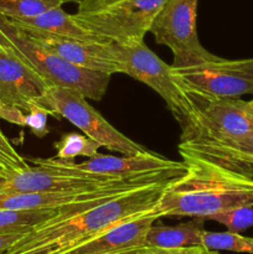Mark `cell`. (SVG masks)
<instances>
[{
    "label": "cell",
    "mask_w": 253,
    "mask_h": 254,
    "mask_svg": "<svg viewBox=\"0 0 253 254\" xmlns=\"http://www.w3.org/2000/svg\"><path fill=\"white\" fill-rule=\"evenodd\" d=\"M179 153L186 170L164 189L156 206L160 217L206 221L232 208L252 207V165L180 145Z\"/></svg>",
    "instance_id": "cell-1"
},
{
    "label": "cell",
    "mask_w": 253,
    "mask_h": 254,
    "mask_svg": "<svg viewBox=\"0 0 253 254\" xmlns=\"http://www.w3.org/2000/svg\"><path fill=\"white\" fill-rule=\"evenodd\" d=\"M173 180L141 186L68 217L45 222L27 232L6 254L64 252L124 221L155 211L164 189Z\"/></svg>",
    "instance_id": "cell-2"
},
{
    "label": "cell",
    "mask_w": 253,
    "mask_h": 254,
    "mask_svg": "<svg viewBox=\"0 0 253 254\" xmlns=\"http://www.w3.org/2000/svg\"><path fill=\"white\" fill-rule=\"evenodd\" d=\"M0 42L11 49L50 86L77 91L87 99L101 101L108 89L111 74L74 66L35 41L21 27L0 15Z\"/></svg>",
    "instance_id": "cell-3"
},
{
    "label": "cell",
    "mask_w": 253,
    "mask_h": 254,
    "mask_svg": "<svg viewBox=\"0 0 253 254\" xmlns=\"http://www.w3.org/2000/svg\"><path fill=\"white\" fill-rule=\"evenodd\" d=\"M109 45L123 67V73L155 91L179 122L181 131L185 130L191 123L195 108L189 93L174 76L171 64H165L156 56L144 41L109 42Z\"/></svg>",
    "instance_id": "cell-4"
},
{
    "label": "cell",
    "mask_w": 253,
    "mask_h": 254,
    "mask_svg": "<svg viewBox=\"0 0 253 254\" xmlns=\"http://www.w3.org/2000/svg\"><path fill=\"white\" fill-rule=\"evenodd\" d=\"M188 93L195 112L191 123L181 133V145L206 148L253 131V113L248 101L211 98L190 92Z\"/></svg>",
    "instance_id": "cell-5"
},
{
    "label": "cell",
    "mask_w": 253,
    "mask_h": 254,
    "mask_svg": "<svg viewBox=\"0 0 253 254\" xmlns=\"http://www.w3.org/2000/svg\"><path fill=\"white\" fill-rule=\"evenodd\" d=\"M39 103L54 112L56 118L62 117L71 122L79 130L83 131L84 135L89 136L108 150L117 151L121 155H134L146 150L144 146L129 139L107 122V119H104L79 92L51 86Z\"/></svg>",
    "instance_id": "cell-6"
},
{
    "label": "cell",
    "mask_w": 253,
    "mask_h": 254,
    "mask_svg": "<svg viewBox=\"0 0 253 254\" xmlns=\"http://www.w3.org/2000/svg\"><path fill=\"white\" fill-rule=\"evenodd\" d=\"M198 0H166L151 24L155 42L165 45L174 55L171 66L184 67L217 59L198 41Z\"/></svg>",
    "instance_id": "cell-7"
},
{
    "label": "cell",
    "mask_w": 253,
    "mask_h": 254,
    "mask_svg": "<svg viewBox=\"0 0 253 254\" xmlns=\"http://www.w3.org/2000/svg\"><path fill=\"white\" fill-rule=\"evenodd\" d=\"M174 76L190 93L211 98H238L253 94V59L217 57L191 66H171Z\"/></svg>",
    "instance_id": "cell-8"
},
{
    "label": "cell",
    "mask_w": 253,
    "mask_h": 254,
    "mask_svg": "<svg viewBox=\"0 0 253 254\" xmlns=\"http://www.w3.org/2000/svg\"><path fill=\"white\" fill-rule=\"evenodd\" d=\"M166 0H122L93 12L73 14L81 26L102 41L126 44L144 41Z\"/></svg>",
    "instance_id": "cell-9"
},
{
    "label": "cell",
    "mask_w": 253,
    "mask_h": 254,
    "mask_svg": "<svg viewBox=\"0 0 253 254\" xmlns=\"http://www.w3.org/2000/svg\"><path fill=\"white\" fill-rule=\"evenodd\" d=\"M26 170L0 176V195L32 192H79L102 189L126 178H108L68 170L44 158L30 159Z\"/></svg>",
    "instance_id": "cell-10"
},
{
    "label": "cell",
    "mask_w": 253,
    "mask_h": 254,
    "mask_svg": "<svg viewBox=\"0 0 253 254\" xmlns=\"http://www.w3.org/2000/svg\"><path fill=\"white\" fill-rule=\"evenodd\" d=\"M50 86L11 49L0 42V106L26 113L39 102Z\"/></svg>",
    "instance_id": "cell-11"
},
{
    "label": "cell",
    "mask_w": 253,
    "mask_h": 254,
    "mask_svg": "<svg viewBox=\"0 0 253 254\" xmlns=\"http://www.w3.org/2000/svg\"><path fill=\"white\" fill-rule=\"evenodd\" d=\"M20 27V26H19ZM22 29V27H21ZM36 42L49 51L59 55L74 66L107 74L123 73L121 62L112 52L109 41L82 40L45 34L30 29H22Z\"/></svg>",
    "instance_id": "cell-12"
},
{
    "label": "cell",
    "mask_w": 253,
    "mask_h": 254,
    "mask_svg": "<svg viewBox=\"0 0 253 254\" xmlns=\"http://www.w3.org/2000/svg\"><path fill=\"white\" fill-rule=\"evenodd\" d=\"M50 160L59 168L108 176V178H133V176L146 175V174L158 173V171L184 165L183 161L179 163V161L170 160L148 149L134 155L112 156L97 154L96 156L87 159L82 163L60 160L57 158H50Z\"/></svg>",
    "instance_id": "cell-13"
},
{
    "label": "cell",
    "mask_w": 253,
    "mask_h": 254,
    "mask_svg": "<svg viewBox=\"0 0 253 254\" xmlns=\"http://www.w3.org/2000/svg\"><path fill=\"white\" fill-rule=\"evenodd\" d=\"M158 211L124 221L96 237L59 254H116L144 247L146 232L159 220Z\"/></svg>",
    "instance_id": "cell-14"
},
{
    "label": "cell",
    "mask_w": 253,
    "mask_h": 254,
    "mask_svg": "<svg viewBox=\"0 0 253 254\" xmlns=\"http://www.w3.org/2000/svg\"><path fill=\"white\" fill-rule=\"evenodd\" d=\"M9 19V17H7ZM17 26L22 29L35 30L45 34L57 35L64 37H76L82 40H98V37L92 35L88 30L77 22L73 15L67 14L61 6L54 7L42 14L32 17H21V19H9Z\"/></svg>",
    "instance_id": "cell-15"
},
{
    "label": "cell",
    "mask_w": 253,
    "mask_h": 254,
    "mask_svg": "<svg viewBox=\"0 0 253 254\" xmlns=\"http://www.w3.org/2000/svg\"><path fill=\"white\" fill-rule=\"evenodd\" d=\"M128 179V178H126ZM124 180L121 179L108 186L91 191L79 192H32V193H12V195H0V210H35V208H57L69 203L87 200L96 193L101 192L114 184Z\"/></svg>",
    "instance_id": "cell-16"
},
{
    "label": "cell",
    "mask_w": 253,
    "mask_h": 254,
    "mask_svg": "<svg viewBox=\"0 0 253 254\" xmlns=\"http://www.w3.org/2000/svg\"><path fill=\"white\" fill-rule=\"evenodd\" d=\"M203 221L195 218L178 226L153 225L146 232L144 247L179 248L202 246Z\"/></svg>",
    "instance_id": "cell-17"
},
{
    "label": "cell",
    "mask_w": 253,
    "mask_h": 254,
    "mask_svg": "<svg viewBox=\"0 0 253 254\" xmlns=\"http://www.w3.org/2000/svg\"><path fill=\"white\" fill-rule=\"evenodd\" d=\"M60 212L57 208H35V210H0V233L24 232L49 222Z\"/></svg>",
    "instance_id": "cell-18"
},
{
    "label": "cell",
    "mask_w": 253,
    "mask_h": 254,
    "mask_svg": "<svg viewBox=\"0 0 253 254\" xmlns=\"http://www.w3.org/2000/svg\"><path fill=\"white\" fill-rule=\"evenodd\" d=\"M179 145L253 166V131L243 136H240V138L231 139V140L206 146V148H191V146H185L181 145V144H179Z\"/></svg>",
    "instance_id": "cell-19"
},
{
    "label": "cell",
    "mask_w": 253,
    "mask_h": 254,
    "mask_svg": "<svg viewBox=\"0 0 253 254\" xmlns=\"http://www.w3.org/2000/svg\"><path fill=\"white\" fill-rule=\"evenodd\" d=\"M99 148L101 145L89 136L78 133H68L62 135V138L55 143V149L57 150L55 158L66 161H73L78 156H86L89 159L98 154Z\"/></svg>",
    "instance_id": "cell-20"
},
{
    "label": "cell",
    "mask_w": 253,
    "mask_h": 254,
    "mask_svg": "<svg viewBox=\"0 0 253 254\" xmlns=\"http://www.w3.org/2000/svg\"><path fill=\"white\" fill-rule=\"evenodd\" d=\"M67 0H0V15L9 19L32 17L54 7L62 6Z\"/></svg>",
    "instance_id": "cell-21"
},
{
    "label": "cell",
    "mask_w": 253,
    "mask_h": 254,
    "mask_svg": "<svg viewBox=\"0 0 253 254\" xmlns=\"http://www.w3.org/2000/svg\"><path fill=\"white\" fill-rule=\"evenodd\" d=\"M202 246L213 251H228L236 253L253 254V238L236 232H208L203 231Z\"/></svg>",
    "instance_id": "cell-22"
},
{
    "label": "cell",
    "mask_w": 253,
    "mask_h": 254,
    "mask_svg": "<svg viewBox=\"0 0 253 254\" xmlns=\"http://www.w3.org/2000/svg\"><path fill=\"white\" fill-rule=\"evenodd\" d=\"M208 220L216 221L226 226L230 232L240 233L247 228L253 227V208L251 206L232 208V210L211 216Z\"/></svg>",
    "instance_id": "cell-23"
},
{
    "label": "cell",
    "mask_w": 253,
    "mask_h": 254,
    "mask_svg": "<svg viewBox=\"0 0 253 254\" xmlns=\"http://www.w3.org/2000/svg\"><path fill=\"white\" fill-rule=\"evenodd\" d=\"M29 168L27 160L17 153L16 149L0 129V176L26 170Z\"/></svg>",
    "instance_id": "cell-24"
},
{
    "label": "cell",
    "mask_w": 253,
    "mask_h": 254,
    "mask_svg": "<svg viewBox=\"0 0 253 254\" xmlns=\"http://www.w3.org/2000/svg\"><path fill=\"white\" fill-rule=\"evenodd\" d=\"M49 116L56 118V114L54 112L40 104L39 102H34L30 104L29 109L25 113L24 127H27L37 138H44L49 133V129H47Z\"/></svg>",
    "instance_id": "cell-25"
},
{
    "label": "cell",
    "mask_w": 253,
    "mask_h": 254,
    "mask_svg": "<svg viewBox=\"0 0 253 254\" xmlns=\"http://www.w3.org/2000/svg\"><path fill=\"white\" fill-rule=\"evenodd\" d=\"M203 246H190L179 248H161V247H141L138 254H200Z\"/></svg>",
    "instance_id": "cell-26"
},
{
    "label": "cell",
    "mask_w": 253,
    "mask_h": 254,
    "mask_svg": "<svg viewBox=\"0 0 253 254\" xmlns=\"http://www.w3.org/2000/svg\"><path fill=\"white\" fill-rule=\"evenodd\" d=\"M122 0H78L77 12H93L112 6Z\"/></svg>",
    "instance_id": "cell-27"
},
{
    "label": "cell",
    "mask_w": 253,
    "mask_h": 254,
    "mask_svg": "<svg viewBox=\"0 0 253 254\" xmlns=\"http://www.w3.org/2000/svg\"><path fill=\"white\" fill-rule=\"evenodd\" d=\"M26 233L12 232V233H0V254H6L7 251L16 242H19Z\"/></svg>",
    "instance_id": "cell-28"
},
{
    "label": "cell",
    "mask_w": 253,
    "mask_h": 254,
    "mask_svg": "<svg viewBox=\"0 0 253 254\" xmlns=\"http://www.w3.org/2000/svg\"><path fill=\"white\" fill-rule=\"evenodd\" d=\"M200 254H220L218 253V251H213V250H208V248H202V251H201Z\"/></svg>",
    "instance_id": "cell-29"
},
{
    "label": "cell",
    "mask_w": 253,
    "mask_h": 254,
    "mask_svg": "<svg viewBox=\"0 0 253 254\" xmlns=\"http://www.w3.org/2000/svg\"><path fill=\"white\" fill-rule=\"evenodd\" d=\"M248 106H250L251 112H252V113H253V99H252V101H248Z\"/></svg>",
    "instance_id": "cell-30"
},
{
    "label": "cell",
    "mask_w": 253,
    "mask_h": 254,
    "mask_svg": "<svg viewBox=\"0 0 253 254\" xmlns=\"http://www.w3.org/2000/svg\"><path fill=\"white\" fill-rule=\"evenodd\" d=\"M67 1H68V0H67ZM76 1H77V2H78V0H76Z\"/></svg>",
    "instance_id": "cell-31"
}]
</instances>
